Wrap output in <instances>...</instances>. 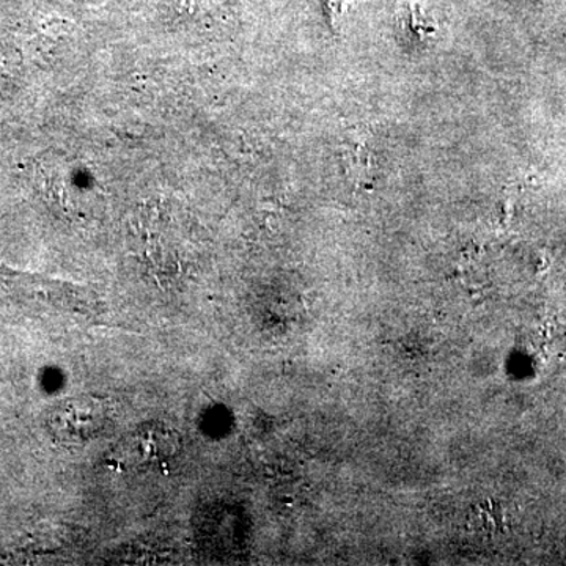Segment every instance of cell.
<instances>
[{
    "mask_svg": "<svg viewBox=\"0 0 566 566\" xmlns=\"http://www.w3.org/2000/svg\"><path fill=\"white\" fill-rule=\"evenodd\" d=\"M109 406L95 397H74L52 408L48 430L62 444H85L111 423Z\"/></svg>",
    "mask_w": 566,
    "mask_h": 566,
    "instance_id": "cell-1",
    "label": "cell"
},
{
    "mask_svg": "<svg viewBox=\"0 0 566 566\" xmlns=\"http://www.w3.org/2000/svg\"><path fill=\"white\" fill-rule=\"evenodd\" d=\"M134 452L148 465L164 468L177 460L182 450L181 434L170 424L148 422L133 436Z\"/></svg>",
    "mask_w": 566,
    "mask_h": 566,
    "instance_id": "cell-2",
    "label": "cell"
},
{
    "mask_svg": "<svg viewBox=\"0 0 566 566\" xmlns=\"http://www.w3.org/2000/svg\"><path fill=\"white\" fill-rule=\"evenodd\" d=\"M345 169L352 182L370 180L371 153L364 139L352 137L345 148Z\"/></svg>",
    "mask_w": 566,
    "mask_h": 566,
    "instance_id": "cell-3",
    "label": "cell"
},
{
    "mask_svg": "<svg viewBox=\"0 0 566 566\" xmlns=\"http://www.w3.org/2000/svg\"><path fill=\"white\" fill-rule=\"evenodd\" d=\"M342 6H344V0H324L327 18H329L333 28H335V20L340 18Z\"/></svg>",
    "mask_w": 566,
    "mask_h": 566,
    "instance_id": "cell-4",
    "label": "cell"
}]
</instances>
